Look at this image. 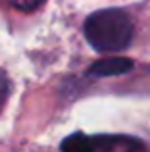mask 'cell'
<instances>
[{"label": "cell", "instance_id": "5b68a950", "mask_svg": "<svg viewBox=\"0 0 150 152\" xmlns=\"http://www.w3.org/2000/svg\"><path fill=\"white\" fill-rule=\"evenodd\" d=\"M121 152H143V150H141V145H139V142H133V145L127 146V150H121Z\"/></svg>", "mask_w": 150, "mask_h": 152}, {"label": "cell", "instance_id": "3957f363", "mask_svg": "<svg viewBox=\"0 0 150 152\" xmlns=\"http://www.w3.org/2000/svg\"><path fill=\"white\" fill-rule=\"evenodd\" d=\"M133 67V62L127 58H104L94 62L89 67V75L92 77H112V75H121Z\"/></svg>", "mask_w": 150, "mask_h": 152}, {"label": "cell", "instance_id": "6da1fadb", "mask_svg": "<svg viewBox=\"0 0 150 152\" xmlns=\"http://www.w3.org/2000/svg\"><path fill=\"white\" fill-rule=\"evenodd\" d=\"M85 37L98 52H117L127 48L133 39V23L121 10H100L85 19Z\"/></svg>", "mask_w": 150, "mask_h": 152}, {"label": "cell", "instance_id": "7a4b0ae2", "mask_svg": "<svg viewBox=\"0 0 150 152\" xmlns=\"http://www.w3.org/2000/svg\"><path fill=\"white\" fill-rule=\"evenodd\" d=\"M125 139L114 137H87L83 133H73L62 141V152H106Z\"/></svg>", "mask_w": 150, "mask_h": 152}, {"label": "cell", "instance_id": "277c9868", "mask_svg": "<svg viewBox=\"0 0 150 152\" xmlns=\"http://www.w3.org/2000/svg\"><path fill=\"white\" fill-rule=\"evenodd\" d=\"M10 2L14 4L15 8H19V10L31 12V10H35V8H39L44 0H10Z\"/></svg>", "mask_w": 150, "mask_h": 152}]
</instances>
